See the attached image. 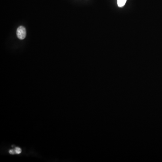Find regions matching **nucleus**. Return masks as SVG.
<instances>
[{
  "label": "nucleus",
  "instance_id": "f257e3e1",
  "mask_svg": "<svg viewBox=\"0 0 162 162\" xmlns=\"http://www.w3.org/2000/svg\"><path fill=\"white\" fill-rule=\"evenodd\" d=\"M18 38L20 40H23L25 38L26 36V29L24 26H20L18 27L16 32Z\"/></svg>",
  "mask_w": 162,
  "mask_h": 162
},
{
  "label": "nucleus",
  "instance_id": "f03ea898",
  "mask_svg": "<svg viewBox=\"0 0 162 162\" xmlns=\"http://www.w3.org/2000/svg\"><path fill=\"white\" fill-rule=\"evenodd\" d=\"M126 0H117V3L119 7H122L125 5Z\"/></svg>",
  "mask_w": 162,
  "mask_h": 162
},
{
  "label": "nucleus",
  "instance_id": "20e7f679",
  "mask_svg": "<svg viewBox=\"0 0 162 162\" xmlns=\"http://www.w3.org/2000/svg\"><path fill=\"white\" fill-rule=\"evenodd\" d=\"M9 153L11 154H14V153H15V151L14 150H13V149H11V150L9 151Z\"/></svg>",
  "mask_w": 162,
  "mask_h": 162
},
{
  "label": "nucleus",
  "instance_id": "7ed1b4c3",
  "mask_svg": "<svg viewBox=\"0 0 162 162\" xmlns=\"http://www.w3.org/2000/svg\"><path fill=\"white\" fill-rule=\"evenodd\" d=\"M14 151H15V153H17V154H20L22 152L21 149L20 147H16Z\"/></svg>",
  "mask_w": 162,
  "mask_h": 162
}]
</instances>
